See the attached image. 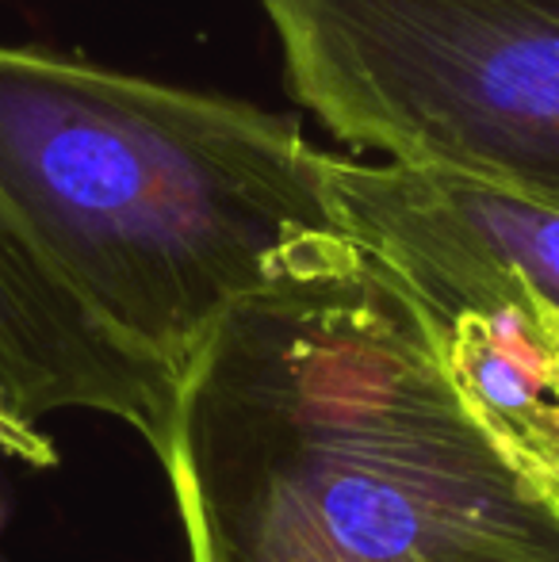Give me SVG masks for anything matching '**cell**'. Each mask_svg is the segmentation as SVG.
Masks as SVG:
<instances>
[{"instance_id":"obj_4","label":"cell","mask_w":559,"mask_h":562,"mask_svg":"<svg viewBox=\"0 0 559 562\" xmlns=\"http://www.w3.org/2000/svg\"><path fill=\"white\" fill-rule=\"evenodd\" d=\"M172 406L177 375L115 334L0 200V456L54 467L43 422L89 409L135 429L161 459Z\"/></svg>"},{"instance_id":"obj_3","label":"cell","mask_w":559,"mask_h":562,"mask_svg":"<svg viewBox=\"0 0 559 562\" xmlns=\"http://www.w3.org/2000/svg\"><path fill=\"white\" fill-rule=\"evenodd\" d=\"M257 4L342 142L559 207V0Z\"/></svg>"},{"instance_id":"obj_2","label":"cell","mask_w":559,"mask_h":562,"mask_svg":"<svg viewBox=\"0 0 559 562\" xmlns=\"http://www.w3.org/2000/svg\"><path fill=\"white\" fill-rule=\"evenodd\" d=\"M329 157L246 100L0 46V200L172 375L242 295L345 229Z\"/></svg>"},{"instance_id":"obj_5","label":"cell","mask_w":559,"mask_h":562,"mask_svg":"<svg viewBox=\"0 0 559 562\" xmlns=\"http://www.w3.org/2000/svg\"><path fill=\"white\" fill-rule=\"evenodd\" d=\"M337 215L411 291L514 276L559 311V207L460 172L329 157Z\"/></svg>"},{"instance_id":"obj_6","label":"cell","mask_w":559,"mask_h":562,"mask_svg":"<svg viewBox=\"0 0 559 562\" xmlns=\"http://www.w3.org/2000/svg\"><path fill=\"white\" fill-rule=\"evenodd\" d=\"M425 318L468 409L559 509V311L510 280L491 303Z\"/></svg>"},{"instance_id":"obj_1","label":"cell","mask_w":559,"mask_h":562,"mask_svg":"<svg viewBox=\"0 0 559 562\" xmlns=\"http://www.w3.org/2000/svg\"><path fill=\"white\" fill-rule=\"evenodd\" d=\"M192 562H437L559 543V509L342 229L242 295L177 375L161 456Z\"/></svg>"},{"instance_id":"obj_7","label":"cell","mask_w":559,"mask_h":562,"mask_svg":"<svg viewBox=\"0 0 559 562\" xmlns=\"http://www.w3.org/2000/svg\"><path fill=\"white\" fill-rule=\"evenodd\" d=\"M437 562H559V543H522V548H479Z\"/></svg>"}]
</instances>
